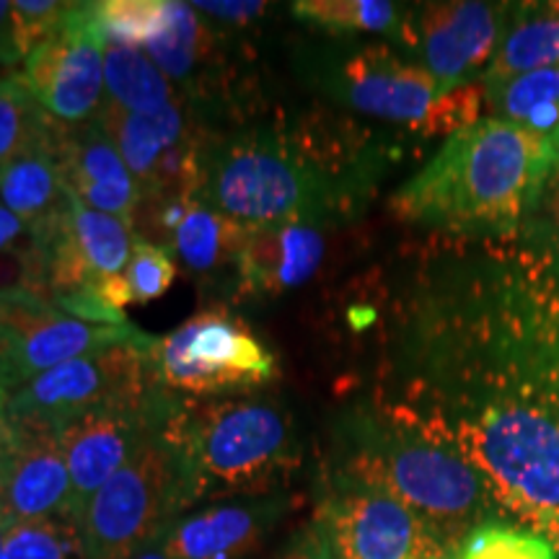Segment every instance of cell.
<instances>
[{
    "label": "cell",
    "mask_w": 559,
    "mask_h": 559,
    "mask_svg": "<svg viewBox=\"0 0 559 559\" xmlns=\"http://www.w3.org/2000/svg\"><path fill=\"white\" fill-rule=\"evenodd\" d=\"M557 169L555 138L489 117L453 132L430 164L391 198V207L423 226L502 230L544 198Z\"/></svg>",
    "instance_id": "obj_1"
},
{
    "label": "cell",
    "mask_w": 559,
    "mask_h": 559,
    "mask_svg": "<svg viewBox=\"0 0 559 559\" xmlns=\"http://www.w3.org/2000/svg\"><path fill=\"white\" fill-rule=\"evenodd\" d=\"M166 432L179 451L190 508L275 495L298 461L290 412L262 396L177 402Z\"/></svg>",
    "instance_id": "obj_2"
},
{
    "label": "cell",
    "mask_w": 559,
    "mask_h": 559,
    "mask_svg": "<svg viewBox=\"0 0 559 559\" xmlns=\"http://www.w3.org/2000/svg\"><path fill=\"white\" fill-rule=\"evenodd\" d=\"M243 228L319 223L324 177L280 135H236L205 145L198 198Z\"/></svg>",
    "instance_id": "obj_3"
},
{
    "label": "cell",
    "mask_w": 559,
    "mask_h": 559,
    "mask_svg": "<svg viewBox=\"0 0 559 559\" xmlns=\"http://www.w3.org/2000/svg\"><path fill=\"white\" fill-rule=\"evenodd\" d=\"M459 453L495 498L528 519L551 547L559 542V409L539 404L489 407L464 425Z\"/></svg>",
    "instance_id": "obj_4"
},
{
    "label": "cell",
    "mask_w": 559,
    "mask_h": 559,
    "mask_svg": "<svg viewBox=\"0 0 559 559\" xmlns=\"http://www.w3.org/2000/svg\"><path fill=\"white\" fill-rule=\"evenodd\" d=\"M166 419L83 506L79 531L86 559H130L164 539L174 521L190 510L185 469Z\"/></svg>",
    "instance_id": "obj_5"
},
{
    "label": "cell",
    "mask_w": 559,
    "mask_h": 559,
    "mask_svg": "<svg viewBox=\"0 0 559 559\" xmlns=\"http://www.w3.org/2000/svg\"><path fill=\"white\" fill-rule=\"evenodd\" d=\"M340 477L381 489L451 544L487 508V481L456 449L415 438H379L360 449ZM459 547V544H456Z\"/></svg>",
    "instance_id": "obj_6"
},
{
    "label": "cell",
    "mask_w": 559,
    "mask_h": 559,
    "mask_svg": "<svg viewBox=\"0 0 559 559\" xmlns=\"http://www.w3.org/2000/svg\"><path fill=\"white\" fill-rule=\"evenodd\" d=\"M160 386L192 396H230L275 379V358L247 321L226 309L194 313L151 349Z\"/></svg>",
    "instance_id": "obj_7"
},
{
    "label": "cell",
    "mask_w": 559,
    "mask_h": 559,
    "mask_svg": "<svg viewBox=\"0 0 559 559\" xmlns=\"http://www.w3.org/2000/svg\"><path fill=\"white\" fill-rule=\"evenodd\" d=\"M340 96L379 120L409 124L428 135H453L477 122L481 88L443 91L423 66H412L386 47H366L340 70Z\"/></svg>",
    "instance_id": "obj_8"
},
{
    "label": "cell",
    "mask_w": 559,
    "mask_h": 559,
    "mask_svg": "<svg viewBox=\"0 0 559 559\" xmlns=\"http://www.w3.org/2000/svg\"><path fill=\"white\" fill-rule=\"evenodd\" d=\"M160 386L151 353L120 345L62 362L11 391V423L60 432L88 412L140 402Z\"/></svg>",
    "instance_id": "obj_9"
},
{
    "label": "cell",
    "mask_w": 559,
    "mask_h": 559,
    "mask_svg": "<svg viewBox=\"0 0 559 559\" xmlns=\"http://www.w3.org/2000/svg\"><path fill=\"white\" fill-rule=\"evenodd\" d=\"M313 523L332 559H459V547L440 536L381 489L340 477L321 498Z\"/></svg>",
    "instance_id": "obj_10"
},
{
    "label": "cell",
    "mask_w": 559,
    "mask_h": 559,
    "mask_svg": "<svg viewBox=\"0 0 559 559\" xmlns=\"http://www.w3.org/2000/svg\"><path fill=\"white\" fill-rule=\"evenodd\" d=\"M107 47L99 3H70L58 34L24 62L21 81L58 122H91L104 107Z\"/></svg>",
    "instance_id": "obj_11"
},
{
    "label": "cell",
    "mask_w": 559,
    "mask_h": 559,
    "mask_svg": "<svg viewBox=\"0 0 559 559\" xmlns=\"http://www.w3.org/2000/svg\"><path fill=\"white\" fill-rule=\"evenodd\" d=\"M164 389L158 386L140 402L94 409L60 430V449L73 485L75 523L83 506L128 464L138 445L177 407V400Z\"/></svg>",
    "instance_id": "obj_12"
},
{
    "label": "cell",
    "mask_w": 559,
    "mask_h": 559,
    "mask_svg": "<svg viewBox=\"0 0 559 559\" xmlns=\"http://www.w3.org/2000/svg\"><path fill=\"white\" fill-rule=\"evenodd\" d=\"M506 5L479 0L428 3L417 19L404 21V37L423 58V68L443 91L466 86L469 75L492 62L506 37Z\"/></svg>",
    "instance_id": "obj_13"
},
{
    "label": "cell",
    "mask_w": 559,
    "mask_h": 559,
    "mask_svg": "<svg viewBox=\"0 0 559 559\" xmlns=\"http://www.w3.org/2000/svg\"><path fill=\"white\" fill-rule=\"evenodd\" d=\"M0 321L11 337L21 383L102 349L132 345L151 353L158 342L132 324H91L47 304H0Z\"/></svg>",
    "instance_id": "obj_14"
},
{
    "label": "cell",
    "mask_w": 559,
    "mask_h": 559,
    "mask_svg": "<svg viewBox=\"0 0 559 559\" xmlns=\"http://www.w3.org/2000/svg\"><path fill=\"white\" fill-rule=\"evenodd\" d=\"M50 151L60 166L66 190L73 198L99 213L132 223L143 200V187L132 177L115 140L99 120L83 124L58 122Z\"/></svg>",
    "instance_id": "obj_15"
},
{
    "label": "cell",
    "mask_w": 559,
    "mask_h": 559,
    "mask_svg": "<svg viewBox=\"0 0 559 559\" xmlns=\"http://www.w3.org/2000/svg\"><path fill=\"white\" fill-rule=\"evenodd\" d=\"M16 449L0 472V526L41 519H73V485L60 432L16 425Z\"/></svg>",
    "instance_id": "obj_16"
},
{
    "label": "cell",
    "mask_w": 559,
    "mask_h": 559,
    "mask_svg": "<svg viewBox=\"0 0 559 559\" xmlns=\"http://www.w3.org/2000/svg\"><path fill=\"white\" fill-rule=\"evenodd\" d=\"M288 498L262 495L179 515L160 539L171 559H247L288 513Z\"/></svg>",
    "instance_id": "obj_17"
},
{
    "label": "cell",
    "mask_w": 559,
    "mask_h": 559,
    "mask_svg": "<svg viewBox=\"0 0 559 559\" xmlns=\"http://www.w3.org/2000/svg\"><path fill=\"white\" fill-rule=\"evenodd\" d=\"M326 241L317 223H280L249 228L236 275L243 296H280L296 290L317 275Z\"/></svg>",
    "instance_id": "obj_18"
},
{
    "label": "cell",
    "mask_w": 559,
    "mask_h": 559,
    "mask_svg": "<svg viewBox=\"0 0 559 559\" xmlns=\"http://www.w3.org/2000/svg\"><path fill=\"white\" fill-rule=\"evenodd\" d=\"M0 202L24 221L34 239H45L58 228L68 210V190L50 145L0 166Z\"/></svg>",
    "instance_id": "obj_19"
},
{
    "label": "cell",
    "mask_w": 559,
    "mask_h": 559,
    "mask_svg": "<svg viewBox=\"0 0 559 559\" xmlns=\"http://www.w3.org/2000/svg\"><path fill=\"white\" fill-rule=\"evenodd\" d=\"M96 120L115 140L117 151L140 187H145L169 151L177 148L185 138L192 135L190 117L179 102L160 109L132 111V115H107L99 111Z\"/></svg>",
    "instance_id": "obj_20"
},
{
    "label": "cell",
    "mask_w": 559,
    "mask_h": 559,
    "mask_svg": "<svg viewBox=\"0 0 559 559\" xmlns=\"http://www.w3.org/2000/svg\"><path fill=\"white\" fill-rule=\"evenodd\" d=\"M62 226H66L83 264L94 275L96 285L107 277L124 275L132 249L138 243L130 223L83 205L79 198L68 192V210Z\"/></svg>",
    "instance_id": "obj_21"
},
{
    "label": "cell",
    "mask_w": 559,
    "mask_h": 559,
    "mask_svg": "<svg viewBox=\"0 0 559 559\" xmlns=\"http://www.w3.org/2000/svg\"><path fill=\"white\" fill-rule=\"evenodd\" d=\"M177 102L171 81L140 47L109 45L104 55V107L107 115L160 109Z\"/></svg>",
    "instance_id": "obj_22"
},
{
    "label": "cell",
    "mask_w": 559,
    "mask_h": 559,
    "mask_svg": "<svg viewBox=\"0 0 559 559\" xmlns=\"http://www.w3.org/2000/svg\"><path fill=\"white\" fill-rule=\"evenodd\" d=\"M247 230L249 228L194 200L174 234L169 251L194 275H213L230 264L236 267Z\"/></svg>",
    "instance_id": "obj_23"
},
{
    "label": "cell",
    "mask_w": 559,
    "mask_h": 559,
    "mask_svg": "<svg viewBox=\"0 0 559 559\" xmlns=\"http://www.w3.org/2000/svg\"><path fill=\"white\" fill-rule=\"evenodd\" d=\"M495 120L559 138V68H544L506 83L485 86Z\"/></svg>",
    "instance_id": "obj_24"
},
{
    "label": "cell",
    "mask_w": 559,
    "mask_h": 559,
    "mask_svg": "<svg viewBox=\"0 0 559 559\" xmlns=\"http://www.w3.org/2000/svg\"><path fill=\"white\" fill-rule=\"evenodd\" d=\"M213 47V34L192 3L166 0V13L158 32L143 47L169 81H187L198 73Z\"/></svg>",
    "instance_id": "obj_25"
},
{
    "label": "cell",
    "mask_w": 559,
    "mask_h": 559,
    "mask_svg": "<svg viewBox=\"0 0 559 559\" xmlns=\"http://www.w3.org/2000/svg\"><path fill=\"white\" fill-rule=\"evenodd\" d=\"M544 68H559V19L551 9L534 13L502 37L485 73V86Z\"/></svg>",
    "instance_id": "obj_26"
},
{
    "label": "cell",
    "mask_w": 559,
    "mask_h": 559,
    "mask_svg": "<svg viewBox=\"0 0 559 559\" xmlns=\"http://www.w3.org/2000/svg\"><path fill=\"white\" fill-rule=\"evenodd\" d=\"M58 120L41 107L21 75L0 79V166L52 143Z\"/></svg>",
    "instance_id": "obj_27"
},
{
    "label": "cell",
    "mask_w": 559,
    "mask_h": 559,
    "mask_svg": "<svg viewBox=\"0 0 559 559\" xmlns=\"http://www.w3.org/2000/svg\"><path fill=\"white\" fill-rule=\"evenodd\" d=\"M293 13L332 32H404L400 5L389 0H300L293 3Z\"/></svg>",
    "instance_id": "obj_28"
},
{
    "label": "cell",
    "mask_w": 559,
    "mask_h": 559,
    "mask_svg": "<svg viewBox=\"0 0 559 559\" xmlns=\"http://www.w3.org/2000/svg\"><path fill=\"white\" fill-rule=\"evenodd\" d=\"M70 3L58 0H13L5 29L0 34V62H26L34 50L50 41L62 26Z\"/></svg>",
    "instance_id": "obj_29"
},
{
    "label": "cell",
    "mask_w": 559,
    "mask_h": 559,
    "mask_svg": "<svg viewBox=\"0 0 559 559\" xmlns=\"http://www.w3.org/2000/svg\"><path fill=\"white\" fill-rule=\"evenodd\" d=\"M3 559H86L73 519L26 521L5 528Z\"/></svg>",
    "instance_id": "obj_30"
},
{
    "label": "cell",
    "mask_w": 559,
    "mask_h": 559,
    "mask_svg": "<svg viewBox=\"0 0 559 559\" xmlns=\"http://www.w3.org/2000/svg\"><path fill=\"white\" fill-rule=\"evenodd\" d=\"M459 559H557V551L539 534L487 523L466 534L459 544Z\"/></svg>",
    "instance_id": "obj_31"
},
{
    "label": "cell",
    "mask_w": 559,
    "mask_h": 559,
    "mask_svg": "<svg viewBox=\"0 0 559 559\" xmlns=\"http://www.w3.org/2000/svg\"><path fill=\"white\" fill-rule=\"evenodd\" d=\"M166 13V0H104L99 24L109 45L145 47L158 32Z\"/></svg>",
    "instance_id": "obj_32"
},
{
    "label": "cell",
    "mask_w": 559,
    "mask_h": 559,
    "mask_svg": "<svg viewBox=\"0 0 559 559\" xmlns=\"http://www.w3.org/2000/svg\"><path fill=\"white\" fill-rule=\"evenodd\" d=\"M124 280H128L132 304H151L160 298L177 280V264H174L171 251L156 247V243L138 241L128 270H124Z\"/></svg>",
    "instance_id": "obj_33"
},
{
    "label": "cell",
    "mask_w": 559,
    "mask_h": 559,
    "mask_svg": "<svg viewBox=\"0 0 559 559\" xmlns=\"http://www.w3.org/2000/svg\"><path fill=\"white\" fill-rule=\"evenodd\" d=\"M277 559H332V551L324 534H321V528L311 521L285 544V549L280 551Z\"/></svg>",
    "instance_id": "obj_34"
},
{
    "label": "cell",
    "mask_w": 559,
    "mask_h": 559,
    "mask_svg": "<svg viewBox=\"0 0 559 559\" xmlns=\"http://www.w3.org/2000/svg\"><path fill=\"white\" fill-rule=\"evenodd\" d=\"M194 11H200L202 16H215V19H223V21H236V24H241V21H249L254 16H262L264 9H267V3H260V0H230V3H213V0H198V3H192Z\"/></svg>",
    "instance_id": "obj_35"
},
{
    "label": "cell",
    "mask_w": 559,
    "mask_h": 559,
    "mask_svg": "<svg viewBox=\"0 0 559 559\" xmlns=\"http://www.w3.org/2000/svg\"><path fill=\"white\" fill-rule=\"evenodd\" d=\"M21 379H19V368H16V358H13V345L9 332H5L3 321H0V389H19Z\"/></svg>",
    "instance_id": "obj_36"
},
{
    "label": "cell",
    "mask_w": 559,
    "mask_h": 559,
    "mask_svg": "<svg viewBox=\"0 0 559 559\" xmlns=\"http://www.w3.org/2000/svg\"><path fill=\"white\" fill-rule=\"evenodd\" d=\"M24 234H32V230L24 226V221L16 218V215L0 202V251L16 247Z\"/></svg>",
    "instance_id": "obj_37"
},
{
    "label": "cell",
    "mask_w": 559,
    "mask_h": 559,
    "mask_svg": "<svg viewBox=\"0 0 559 559\" xmlns=\"http://www.w3.org/2000/svg\"><path fill=\"white\" fill-rule=\"evenodd\" d=\"M16 440H19V432L13 428L11 417L0 419V472H3L5 461L11 459L13 449H16Z\"/></svg>",
    "instance_id": "obj_38"
},
{
    "label": "cell",
    "mask_w": 559,
    "mask_h": 559,
    "mask_svg": "<svg viewBox=\"0 0 559 559\" xmlns=\"http://www.w3.org/2000/svg\"><path fill=\"white\" fill-rule=\"evenodd\" d=\"M544 198H549V207L555 210V215L559 218V169L555 171V177L549 179L547 190H544Z\"/></svg>",
    "instance_id": "obj_39"
},
{
    "label": "cell",
    "mask_w": 559,
    "mask_h": 559,
    "mask_svg": "<svg viewBox=\"0 0 559 559\" xmlns=\"http://www.w3.org/2000/svg\"><path fill=\"white\" fill-rule=\"evenodd\" d=\"M130 559H171V557H169V555H166L164 544H160V542H156V544H151V547L140 549V551H138V555H132Z\"/></svg>",
    "instance_id": "obj_40"
},
{
    "label": "cell",
    "mask_w": 559,
    "mask_h": 559,
    "mask_svg": "<svg viewBox=\"0 0 559 559\" xmlns=\"http://www.w3.org/2000/svg\"><path fill=\"white\" fill-rule=\"evenodd\" d=\"M9 13H11V3H9V0H0V34H3V29H5Z\"/></svg>",
    "instance_id": "obj_41"
},
{
    "label": "cell",
    "mask_w": 559,
    "mask_h": 559,
    "mask_svg": "<svg viewBox=\"0 0 559 559\" xmlns=\"http://www.w3.org/2000/svg\"><path fill=\"white\" fill-rule=\"evenodd\" d=\"M3 542H5V528L0 526V559H3Z\"/></svg>",
    "instance_id": "obj_42"
},
{
    "label": "cell",
    "mask_w": 559,
    "mask_h": 559,
    "mask_svg": "<svg viewBox=\"0 0 559 559\" xmlns=\"http://www.w3.org/2000/svg\"><path fill=\"white\" fill-rule=\"evenodd\" d=\"M549 9H551V13H555V16L559 19V3H551V5H549Z\"/></svg>",
    "instance_id": "obj_43"
},
{
    "label": "cell",
    "mask_w": 559,
    "mask_h": 559,
    "mask_svg": "<svg viewBox=\"0 0 559 559\" xmlns=\"http://www.w3.org/2000/svg\"><path fill=\"white\" fill-rule=\"evenodd\" d=\"M557 151H559V138H557Z\"/></svg>",
    "instance_id": "obj_44"
}]
</instances>
